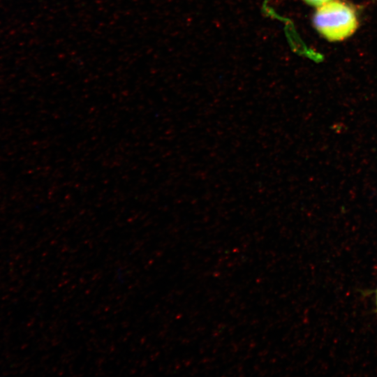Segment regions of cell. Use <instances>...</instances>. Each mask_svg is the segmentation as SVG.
Instances as JSON below:
<instances>
[{
    "instance_id": "obj_1",
    "label": "cell",
    "mask_w": 377,
    "mask_h": 377,
    "mask_svg": "<svg viewBox=\"0 0 377 377\" xmlns=\"http://www.w3.org/2000/svg\"><path fill=\"white\" fill-rule=\"evenodd\" d=\"M316 30L330 41H340L357 29L355 10L345 2L333 0L318 8L313 17Z\"/></svg>"
},
{
    "instance_id": "obj_2",
    "label": "cell",
    "mask_w": 377,
    "mask_h": 377,
    "mask_svg": "<svg viewBox=\"0 0 377 377\" xmlns=\"http://www.w3.org/2000/svg\"><path fill=\"white\" fill-rule=\"evenodd\" d=\"M306 3L309 5L319 7L325 3H327L333 0H304Z\"/></svg>"
},
{
    "instance_id": "obj_3",
    "label": "cell",
    "mask_w": 377,
    "mask_h": 377,
    "mask_svg": "<svg viewBox=\"0 0 377 377\" xmlns=\"http://www.w3.org/2000/svg\"><path fill=\"white\" fill-rule=\"evenodd\" d=\"M376 309H377V290L376 292Z\"/></svg>"
}]
</instances>
